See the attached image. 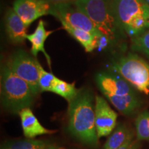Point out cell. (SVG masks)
Here are the masks:
<instances>
[{"instance_id": "obj_1", "label": "cell", "mask_w": 149, "mask_h": 149, "mask_svg": "<svg viewBox=\"0 0 149 149\" xmlns=\"http://www.w3.org/2000/svg\"><path fill=\"white\" fill-rule=\"evenodd\" d=\"M68 128L72 135L89 146L98 144L93 97L88 89L81 88L69 102Z\"/></svg>"}, {"instance_id": "obj_13", "label": "cell", "mask_w": 149, "mask_h": 149, "mask_svg": "<svg viewBox=\"0 0 149 149\" xmlns=\"http://www.w3.org/2000/svg\"><path fill=\"white\" fill-rule=\"evenodd\" d=\"M52 33H53L52 31H46L44 21L40 20L34 33L31 35H27L26 37L27 40L32 44L31 51L32 55L34 57H37L40 52L44 53L47 59V62L50 68L51 66V57L48 55L47 52L46 51L45 48H44V44L49 35L52 34Z\"/></svg>"}, {"instance_id": "obj_23", "label": "cell", "mask_w": 149, "mask_h": 149, "mask_svg": "<svg viewBox=\"0 0 149 149\" xmlns=\"http://www.w3.org/2000/svg\"><path fill=\"white\" fill-rule=\"evenodd\" d=\"M46 1H49V2L53 3H56L61 2H67V1H73L74 0H46Z\"/></svg>"}, {"instance_id": "obj_5", "label": "cell", "mask_w": 149, "mask_h": 149, "mask_svg": "<svg viewBox=\"0 0 149 149\" xmlns=\"http://www.w3.org/2000/svg\"><path fill=\"white\" fill-rule=\"evenodd\" d=\"M6 64L11 71L29 85L35 97L41 93L37 59L24 50L20 49L9 57Z\"/></svg>"}, {"instance_id": "obj_12", "label": "cell", "mask_w": 149, "mask_h": 149, "mask_svg": "<svg viewBox=\"0 0 149 149\" xmlns=\"http://www.w3.org/2000/svg\"><path fill=\"white\" fill-rule=\"evenodd\" d=\"M24 135L26 137L33 139L39 135L53 134L55 130L46 129L35 116L31 108H25L19 113Z\"/></svg>"}, {"instance_id": "obj_25", "label": "cell", "mask_w": 149, "mask_h": 149, "mask_svg": "<svg viewBox=\"0 0 149 149\" xmlns=\"http://www.w3.org/2000/svg\"><path fill=\"white\" fill-rule=\"evenodd\" d=\"M148 26H149V18H148Z\"/></svg>"}, {"instance_id": "obj_14", "label": "cell", "mask_w": 149, "mask_h": 149, "mask_svg": "<svg viewBox=\"0 0 149 149\" xmlns=\"http://www.w3.org/2000/svg\"><path fill=\"white\" fill-rule=\"evenodd\" d=\"M60 22L63 28L83 46L86 52H92L98 47L99 39L101 37L95 36L94 35L84 30L72 27L64 21Z\"/></svg>"}, {"instance_id": "obj_19", "label": "cell", "mask_w": 149, "mask_h": 149, "mask_svg": "<svg viewBox=\"0 0 149 149\" xmlns=\"http://www.w3.org/2000/svg\"><path fill=\"white\" fill-rule=\"evenodd\" d=\"M37 67L39 69V85L41 92L49 91L52 92L53 88L59 78L51 72H47L44 69L37 61Z\"/></svg>"}, {"instance_id": "obj_16", "label": "cell", "mask_w": 149, "mask_h": 149, "mask_svg": "<svg viewBox=\"0 0 149 149\" xmlns=\"http://www.w3.org/2000/svg\"><path fill=\"white\" fill-rule=\"evenodd\" d=\"M133 136V133L126 126L120 124L107 139L104 149H118L132 140Z\"/></svg>"}, {"instance_id": "obj_9", "label": "cell", "mask_w": 149, "mask_h": 149, "mask_svg": "<svg viewBox=\"0 0 149 149\" xmlns=\"http://www.w3.org/2000/svg\"><path fill=\"white\" fill-rule=\"evenodd\" d=\"M95 126L98 138L109 135L116 126L117 114L111 109L104 98L95 97Z\"/></svg>"}, {"instance_id": "obj_3", "label": "cell", "mask_w": 149, "mask_h": 149, "mask_svg": "<svg viewBox=\"0 0 149 149\" xmlns=\"http://www.w3.org/2000/svg\"><path fill=\"white\" fill-rule=\"evenodd\" d=\"M1 103L8 112L17 114L25 108L32 107L35 95L29 85L6 66L1 67Z\"/></svg>"}, {"instance_id": "obj_7", "label": "cell", "mask_w": 149, "mask_h": 149, "mask_svg": "<svg viewBox=\"0 0 149 149\" xmlns=\"http://www.w3.org/2000/svg\"><path fill=\"white\" fill-rule=\"evenodd\" d=\"M112 5L117 22L124 31L135 17L143 15L149 18V6L143 0H113Z\"/></svg>"}, {"instance_id": "obj_21", "label": "cell", "mask_w": 149, "mask_h": 149, "mask_svg": "<svg viewBox=\"0 0 149 149\" xmlns=\"http://www.w3.org/2000/svg\"><path fill=\"white\" fill-rule=\"evenodd\" d=\"M131 48L134 51L144 53L149 58V31L133 37L131 40Z\"/></svg>"}, {"instance_id": "obj_6", "label": "cell", "mask_w": 149, "mask_h": 149, "mask_svg": "<svg viewBox=\"0 0 149 149\" xmlns=\"http://www.w3.org/2000/svg\"><path fill=\"white\" fill-rule=\"evenodd\" d=\"M51 15L60 22L64 21L72 27L84 30L95 36H103L90 18L78 8L74 1L53 3Z\"/></svg>"}, {"instance_id": "obj_22", "label": "cell", "mask_w": 149, "mask_h": 149, "mask_svg": "<svg viewBox=\"0 0 149 149\" xmlns=\"http://www.w3.org/2000/svg\"><path fill=\"white\" fill-rule=\"evenodd\" d=\"M139 146L138 142L132 139V140L126 142L125 144H124L118 149H139Z\"/></svg>"}, {"instance_id": "obj_10", "label": "cell", "mask_w": 149, "mask_h": 149, "mask_svg": "<svg viewBox=\"0 0 149 149\" xmlns=\"http://www.w3.org/2000/svg\"><path fill=\"white\" fill-rule=\"evenodd\" d=\"M95 81L104 95L123 96L135 94L132 86L126 79L109 72H99L95 76Z\"/></svg>"}, {"instance_id": "obj_17", "label": "cell", "mask_w": 149, "mask_h": 149, "mask_svg": "<svg viewBox=\"0 0 149 149\" xmlns=\"http://www.w3.org/2000/svg\"><path fill=\"white\" fill-rule=\"evenodd\" d=\"M1 149H52V147L43 140L27 138L7 141L1 145Z\"/></svg>"}, {"instance_id": "obj_18", "label": "cell", "mask_w": 149, "mask_h": 149, "mask_svg": "<svg viewBox=\"0 0 149 149\" xmlns=\"http://www.w3.org/2000/svg\"><path fill=\"white\" fill-rule=\"evenodd\" d=\"M78 91L79 90L75 88L74 83L70 84L59 79L56 81L52 90V92L64 97L68 102V103L75 97Z\"/></svg>"}, {"instance_id": "obj_8", "label": "cell", "mask_w": 149, "mask_h": 149, "mask_svg": "<svg viewBox=\"0 0 149 149\" xmlns=\"http://www.w3.org/2000/svg\"><path fill=\"white\" fill-rule=\"evenodd\" d=\"M53 7V3L46 0H15L13 8L29 27L37 19L51 15Z\"/></svg>"}, {"instance_id": "obj_15", "label": "cell", "mask_w": 149, "mask_h": 149, "mask_svg": "<svg viewBox=\"0 0 149 149\" xmlns=\"http://www.w3.org/2000/svg\"><path fill=\"white\" fill-rule=\"evenodd\" d=\"M104 95L123 114H130L140 106V102L135 94L126 95L123 96L111 94H105Z\"/></svg>"}, {"instance_id": "obj_4", "label": "cell", "mask_w": 149, "mask_h": 149, "mask_svg": "<svg viewBox=\"0 0 149 149\" xmlns=\"http://www.w3.org/2000/svg\"><path fill=\"white\" fill-rule=\"evenodd\" d=\"M114 68L128 83L145 95H149V64L137 55L122 57Z\"/></svg>"}, {"instance_id": "obj_24", "label": "cell", "mask_w": 149, "mask_h": 149, "mask_svg": "<svg viewBox=\"0 0 149 149\" xmlns=\"http://www.w3.org/2000/svg\"><path fill=\"white\" fill-rule=\"evenodd\" d=\"M143 1H145V2H146L147 4L149 6V0H143Z\"/></svg>"}, {"instance_id": "obj_11", "label": "cell", "mask_w": 149, "mask_h": 149, "mask_svg": "<svg viewBox=\"0 0 149 149\" xmlns=\"http://www.w3.org/2000/svg\"><path fill=\"white\" fill-rule=\"evenodd\" d=\"M5 25L8 38L13 44H21L27 37V26L13 8H8L5 15Z\"/></svg>"}, {"instance_id": "obj_20", "label": "cell", "mask_w": 149, "mask_h": 149, "mask_svg": "<svg viewBox=\"0 0 149 149\" xmlns=\"http://www.w3.org/2000/svg\"><path fill=\"white\" fill-rule=\"evenodd\" d=\"M138 140H149V113L144 112L138 116L135 122Z\"/></svg>"}, {"instance_id": "obj_26", "label": "cell", "mask_w": 149, "mask_h": 149, "mask_svg": "<svg viewBox=\"0 0 149 149\" xmlns=\"http://www.w3.org/2000/svg\"><path fill=\"white\" fill-rule=\"evenodd\" d=\"M52 149H55V148H52ZM56 149H63V148H56Z\"/></svg>"}, {"instance_id": "obj_2", "label": "cell", "mask_w": 149, "mask_h": 149, "mask_svg": "<svg viewBox=\"0 0 149 149\" xmlns=\"http://www.w3.org/2000/svg\"><path fill=\"white\" fill-rule=\"evenodd\" d=\"M113 0H74V3L95 24L98 31L107 37L111 44H116L124 31L117 22L112 5Z\"/></svg>"}]
</instances>
